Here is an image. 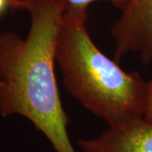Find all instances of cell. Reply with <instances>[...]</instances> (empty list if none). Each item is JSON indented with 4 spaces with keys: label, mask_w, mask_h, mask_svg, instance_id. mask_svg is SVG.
Here are the masks:
<instances>
[{
    "label": "cell",
    "mask_w": 152,
    "mask_h": 152,
    "mask_svg": "<svg viewBox=\"0 0 152 152\" xmlns=\"http://www.w3.org/2000/svg\"><path fill=\"white\" fill-rule=\"evenodd\" d=\"M66 0H35L27 5V35L0 32V115L21 116L56 152H76L55 75V44Z\"/></svg>",
    "instance_id": "obj_1"
},
{
    "label": "cell",
    "mask_w": 152,
    "mask_h": 152,
    "mask_svg": "<svg viewBox=\"0 0 152 152\" xmlns=\"http://www.w3.org/2000/svg\"><path fill=\"white\" fill-rule=\"evenodd\" d=\"M86 18V8L67 5L57 35L55 60L67 91L108 126L144 117L147 81L98 48Z\"/></svg>",
    "instance_id": "obj_2"
},
{
    "label": "cell",
    "mask_w": 152,
    "mask_h": 152,
    "mask_svg": "<svg viewBox=\"0 0 152 152\" xmlns=\"http://www.w3.org/2000/svg\"><path fill=\"white\" fill-rule=\"evenodd\" d=\"M122 10L111 30L114 59L134 53L147 65L152 63V0H129Z\"/></svg>",
    "instance_id": "obj_3"
},
{
    "label": "cell",
    "mask_w": 152,
    "mask_h": 152,
    "mask_svg": "<svg viewBox=\"0 0 152 152\" xmlns=\"http://www.w3.org/2000/svg\"><path fill=\"white\" fill-rule=\"evenodd\" d=\"M83 152H152V120L144 117L108 126L101 134L80 139Z\"/></svg>",
    "instance_id": "obj_4"
},
{
    "label": "cell",
    "mask_w": 152,
    "mask_h": 152,
    "mask_svg": "<svg viewBox=\"0 0 152 152\" xmlns=\"http://www.w3.org/2000/svg\"><path fill=\"white\" fill-rule=\"evenodd\" d=\"M35 0H10V8L14 10H24L25 8L29 5L31 3H32ZM68 5L77 8H86L91 3L99 0H66ZM108 1L113 4L114 5L118 7L120 9H123L125 4L128 3L129 0H104Z\"/></svg>",
    "instance_id": "obj_5"
},
{
    "label": "cell",
    "mask_w": 152,
    "mask_h": 152,
    "mask_svg": "<svg viewBox=\"0 0 152 152\" xmlns=\"http://www.w3.org/2000/svg\"><path fill=\"white\" fill-rule=\"evenodd\" d=\"M144 118L152 120V75L151 78L147 81V96Z\"/></svg>",
    "instance_id": "obj_6"
},
{
    "label": "cell",
    "mask_w": 152,
    "mask_h": 152,
    "mask_svg": "<svg viewBox=\"0 0 152 152\" xmlns=\"http://www.w3.org/2000/svg\"><path fill=\"white\" fill-rule=\"evenodd\" d=\"M10 8V0H0V16Z\"/></svg>",
    "instance_id": "obj_7"
}]
</instances>
